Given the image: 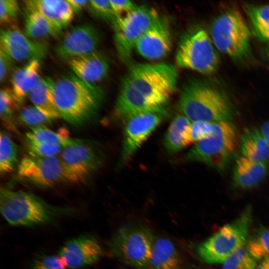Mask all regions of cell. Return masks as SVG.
Wrapping results in <instances>:
<instances>
[{
  "label": "cell",
  "instance_id": "18",
  "mask_svg": "<svg viewBox=\"0 0 269 269\" xmlns=\"http://www.w3.org/2000/svg\"><path fill=\"white\" fill-rule=\"evenodd\" d=\"M73 73L84 81L96 85L103 80L110 70L107 58L96 51L68 61Z\"/></svg>",
  "mask_w": 269,
  "mask_h": 269
},
{
  "label": "cell",
  "instance_id": "37",
  "mask_svg": "<svg viewBox=\"0 0 269 269\" xmlns=\"http://www.w3.org/2000/svg\"><path fill=\"white\" fill-rule=\"evenodd\" d=\"M29 154L41 157H53L61 153L63 147L60 145L43 142L26 141Z\"/></svg>",
  "mask_w": 269,
  "mask_h": 269
},
{
  "label": "cell",
  "instance_id": "4",
  "mask_svg": "<svg viewBox=\"0 0 269 269\" xmlns=\"http://www.w3.org/2000/svg\"><path fill=\"white\" fill-rule=\"evenodd\" d=\"M0 210L8 224L20 227L51 223L64 212L33 193L7 188L0 190Z\"/></svg>",
  "mask_w": 269,
  "mask_h": 269
},
{
  "label": "cell",
  "instance_id": "31",
  "mask_svg": "<svg viewBox=\"0 0 269 269\" xmlns=\"http://www.w3.org/2000/svg\"><path fill=\"white\" fill-rule=\"evenodd\" d=\"M246 246L257 261L269 258V228H259L249 237Z\"/></svg>",
  "mask_w": 269,
  "mask_h": 269
},
{
  "label": "cell",
  "instance_id": "9",
  "mask_svg": "<svg viewBox=\"0 0 269 269\" xmlns=\"http://www.w3.org/2000/svg\"><path fill=\"white\" fill-rule=\"evenodd\" d=\"M146 227L131 224L120 228L110 243L112 253L119 260L138 269H147L154 243Z\"/></svg>",
  "mask_w": 269,
  "mask_h": 269
},
{
  "label": "cell",
  "instance_id": "15",
  "mask_svg": "<svg viewBox=\"0 0 269 269\" xmlns=\"http://www.w3.org/2000/svg\"><path fill=\"white\" fill-rule=\"evenodd\" d=\"M0 49L13 61L20 62L40 60L48 53V45L45 42L29 38L15 25L1 29Z\"/></svg>",
  "mask_w": 269,
  "mask_h": 269
},
{
  "label": "cell",
  "instance_id": "19",
  "mask_svg": "<svg viewBox=\"0 0 269 269\" xmlns=\"http://www.w3.org/2000/svg\"><path fill=\"white\" fill-rule=\"evenodd\" d=\"M24 2L41 13L59 33L73 20L74 12L67 0H27Z\"/></svg>",
  "mask_w": 269,
  "mask_h": 269
},
{
  "label": "cell",
  "instance_id": "16",
  "mask_svg": "<svg viewBox=\"0 0 269 269\" xmlns=\"http://www.w3.org/2000/svg\"><path fill=\"white\" fill-rule=\"evenodd\" d=\"M103 254L102 248L95 237L83 235L65 242L58 255L67 268L78 269L96 263Z\"/></svg>",
  "mask_w": 269,
  "mask_h": 269
},
{
  "label": "cell",
  "instance_id": "32",
  "mask_svg": "<svg viewBox=\"0 0 269 269\" xmlns=\"http://www.w3.org/2000/svg\"><path fill=\"white\" fill-rule=\"evenodd\" d=\"M18 118L22 123L31 129L44 127V125L55 120L34 106H28L22 108Z\"/></svg>",
  "mask_w": 269,
  "mask_h": 269
},
{
  "label": "cell",
  "instance_id": "40",
  "mask_svg": "<svg viewBox=\"0 0 269 269\" xmlns=\"http://www.w3.org/2000/svg\"><path fill=\"white\" fill-rule=\"evenodd\" d=\"M14 61L2 50L0 49V81L4 82L12 67Z\"/></svg>",
  "mask_w": 269,
  "mask_h": 269
},
{
  "label": "cell",
  "instance_id": "36",
  "mask_svg": "<svg viewBox=\"0 0 269 269\" xmlns=\"http://www.w3.org/2000/svg\"><path fill=\"white\" fill-rule=\"evenodd\" d=\"M20 12V7L16 0H0V22L1 25H14Z\"/></svg>",
  "mask_w": 269,
  "mask_h": 269
},
{
  "label": "cell",
  "instance_id": "5",
  "mask_svg": "<svg viewBox=\"0 0 269 269\" xmlns=\"http://www.w3.org/2000/svg\"><path fill=\"white\" fill-rule=\"evenodd\" d=\"M252 221V207L248 205L235 220L197 246L196 252L199 259L207 264H223L246 245Z\"/></svg>",
  "mask_w": 269,
  "mask_h": 269
},
{
  "label": "cell",
  "instance_id": "44",
  "mask_svg": "<svg viewBox=\"0 0 269 269\" xmlns=\"http://www.w3.org/2000/svg\"><path fill=\"white\" fill-rule=\"evenodd\" d=\"M264 53L266 57L269 60V43L268 45L265 48Z\"/></svg>",
  "mask_w": 269,
  "mask_h": 269
},
{
  "label": "cell",
  "instance_id": "1",
  "mask_svg": "<svg viewBox=\"0 0 269 269\" xmlns=\"http://www.w3.org/2000/svg\"><path fill=\"white\" fill-rule=\"evenodd\" d=\"M127 65L115 107L116 115L125 122L142 111L166 106L176 89L178 78L176 68L165 62L132 61Z\"/></svg>",
  "mask_w": 269,
  "mask_h": 269
},
{
  "label": "cell",
  "instance_id": "10",
  "mask_svg": "<svg viewBox=\"0 0 269 269\" xmlns=\"http://www.w3.org/2000/svg\"><path fill=\"white\" fill-rule=\"evenodd\" d=\"M160 16L154 8L137 5L113 24L116 48L120 59L126 64L132 62L131 56L136 43Z\"/></svg>",
  "mask_w": 269,
  "mask_h": 269
},
{
  "label": "cell",
  "instance_id": "26",
  "mask_svg": "<svg viewBox=\"0 0 269 269\" xmlns=\"http://www.w3.org/2000/svg\"><path fill=\"white\" fill-rule=\"evenodd\" d=\"M53 84L54 81L49 77L41 78L28 97L33 106L57 120L61 117L54 102Z\"/></svg>",
  "mask_w": 269,
  "mask_h": 269
},
{
  "label": "cell",
  "instance_id": "28",
  "mask_svg": "<svg viewBox=\"0 0 269 269\" xmlns=\"http://www.w3.org/2000/svg\"><path fill=\"white\" fill-rule=\"evenodd\" d=\"M244 9L251 22L254 34L259 39L269 43V5L246 3Z\"/></svg>",
  "mask_w": 269,
  "mask_h": 269
},
{
  "label": "cell",
  "instance_id": "6",
  "mask_svg": "<svg viewBox=\"0 0 269 269\" xmlns=\"http://www.w3.org/2000/svg\"><path fill=\"white\" fill-rule=\"evenodd\" d=\"M175 61L182 68L210 74L218 69L220 59L206 30L199 25H193L180 37Z\"/></svg>",
  "mask_w": 269,
  "mask_h": 269
},
{
  "label": "cell",
  "instance_id": "24",
  "mask_svg": "<svg viewBox=\"0 0 269 269\" xmlns=\"http://www.w3.org/2000/svg\"><path fill=\"white\" fill-rule=\"evenodd\" d=\"M239 146L243 156L249 159L265 163L269 158V145L256 128H248L244 130Z\"/></svg>",
  "mask_w": 269,
  "mask_h": 269
},
{
  "label": "cell",
  "instance_id": "30",
  "mask_svg": "<svg viewBox=\"0 0 269 269\" xmlns=\"http://www.w3.org/2000/svg\"><path fill=\"white\" fill-rule=\"evenodd\" d=\"M18 163V148L6 134L1 132L0 138V171L7 173L12 171Z\"/></svg>",
  "mask_w": 269,
  "mask_h": 269
},
{
  "label": "cell",
  "instance_id": "29",
  "mask_svg": "<svg viewBox=\"0 0 269 269\" xmlns=\"http://www.w3.org/2000/svg\"><path fill=\"white\" fill-rule=\"evenodd\" d=\"M21 104L18 101L11 89L1 88L0 91V115L4 125L9 130L16 131L14 114Z\"/></svg>",
  "mask_w": 269,
  "mask_h": 269
},
{
  "label": "cell",
  "instance_id": "38",
  "mask_svg": "<svg viewBox=\"0 0 269 269\" xmlns=\"http://www.w3.org/2000/svg\"><path fill=\"white\" fill-rule=\"evenodd\" d=\"M59 255H42L35 259L31 269H66Z\"/></svg>",
  "mask_w": 269,
  "mask_h": 269
},
{
  "label": "cell",
  "instance_id": "34",
  "mask_svg": "<svg viewBox=\"0 0 269 269\" xmlns=\"http://www.w3.org/2000/svg\"><path fill=\"white\" fill-rule=\"evenodd\" d=\"M88 7L93 15L109 22L112 26L120 18L114 12L110 0H89Z\"/></svg>",
  "mask_w": 269,
  "mask_h": 269
},
{
  "label": "cell",
  "instance_id": "23",
  "mask_svg": "<svg viewBox=\"0 0 269 269\" xmlns=\"http://www.w3.org/2000/svg\"><path fill=\"white\" fill-rule=\"evenodd\" d=\"M191 123L183 114L174 118L163 139V145L170 153H176L192 143L191 137Z\"/></svg>",
  "mask_w": 269,
  "mask_h": 269
},
{
  "label": "cell",
  "instance_id": "7",
  "mask_svg": "<svg viewBox=\"0 0 269 269\" xmlns=\"http://www.w3.org/2000/svg\"><path fill=\"white\" fill-rule=\"evenodd\" d=\"M237 143L235 126L232 122H219L215 134L197 142L186 155V159L204 163L223 172L235 158Z\"/></svg>",
  "mask_w": 269,
  "mask_h": 269
},
{
  "label": "cell",
  "instance_id": "13",
  "mask_svg": "<svg viewBox=\"0 0 269 269\" xmlns=\"http://www.w3.org/2000/svg\"><path fill=\"white\" fill-rule=\"evenodd\" d=\"M18 176L33 184L52 187L67 182L65 171L60 157H41L29 154L18 165Z\"/></svg>",
  "mask_w": 269,
  "mask_h": 269
},
{
  "label": "cell",
  "instance_id": "11",
  "mask_svg": "<svg viewBox=\"0 0 269 269\" xmlns=\"http://www.w3.org/2000/svg\"><path fill=\"white\" fill-rule=\"evenodd\" d=\"M168 116L166 106L148 109L126 122L120 164H125Z\"/></svg>",
  "mask_w": 269,
  "mask_h": 269
},
{
  "label": "cell",
  "instance_id": "41",
  "mask_svg": "<svg viewBox=\"0 0 269 269\" xmlns=\"http://www.w3.org/2000/svg\"><path fill=\"white\" fill-rule=\"evenodd\" d=\"M74 12L79 13L87 6L89 0H67Z\"/></svg>",
  "mask_w": 269,
  "mask_h": 269
},
{
  "label": "cell",
  "instance_id": "17",
  "mask_svg": "<svg viewBox=\"0 0 269 269\" xmlns=\"http://www.w3.org/2000/svg\"><path fill=\"white\" fill-rule=\"evenodd\" d=\"M172 46L171 33L167 19L160 16L136 43L138 53L149 60H158L166 57Z\"/></svg>",
  "mask_w": 269,
  "mask_h": 269
},
{
  "label": "cell",
  "instance_id": "43",
  "mask_svg": "<svg viewBox=\"0 0 269 269\" xmlns=\"http://www.w3.org/2000/svg\"><path fill=\"white\" fill-rule=\"evenodd\" d=\"M255 269H269V258L261 261V262L257 265Z\"/></svg>",
  "mask_w": 269,
  "mask_h": 269
},
{
  "label": "cell",
  "instance_id": "25",
  "mask_svg": "<svg viewBox=\"0 0 269 269\" xmlns=\"http://www.w3.org/2000/svg\"><path fill=\"white\" fill-rule=\"evenodd\" d=\"M24 33L30 38L42 41L58 36L59 33L50 22L37 10L25 5Z\"/></svg>",
  "mask_w": 269,
  "mask_h": 269
},
{
  "label": "cell",
  "instance_id": "21",
  "mask_svg": "<svg viewBox=\"0 0 269 269\" xmlns=\"http://www.w3.org/2000/svg\"><path fill=\"white\" fill-rule=\"evenodd\" d=\"M40 69V60L35 59L15 69L12 73L11 90L21 104L41 79Z\"/></svg>",
  "mask_w": 269,
  "mask_h": 269
},
{
  "label": "cell",
  "instance_id": "39",
  "mask_svg": "<svg viewBox=\"0 0 269 269\" xmlns=\"http://www.w3.org/2000/svg\"><path fill=\"white\" fill-rule=\"evenodd\" d=\"M110 2L116 15L121 17L134 9L137 6L134 1L129 0H111Z\"/></svg>",
  "mask_w": 269,
  "mask_h": 269
},
{
  "label": "cell",
  "instance_id": "42",
  "mask_svg": "<svg viewBox=\"0 0 269 269\" xmlns=\"http://www.w3.org/2000/svg\"><path fill=\"white\" fill-rule=\"evenodd\" d=\"M260 132L267 143L269 145V121L263 124Z\"/></svg>",
  "mask_w": 269,
  "mask_h": 269
},
{
  "label": "cell",
  "instance_id": "2",
  "mask_svg": "<svg viewBox=\"0 0 269 269\" xmlns=\"http://www.w3.org/2000/svg\"><path fill=\"white\" fill-rule=\"evenodd\" d=\"M53 96L61 118L77 125L87 122L96 115L105 94L99 86L70 73L54 81Z\"/></svg>",
  "mask_w": 269,
  "mask_h": 269
},
{
  "label": "cell",
  "instance_id": "20",
  "mask_svg": "<svg viewBox=\"0 0 269 269\" xmlns=\"http://www.w3.org/2000/svg\"><path fill=\"white\" fill-rule=\"evenodd\" d=\"M267 173L265 163L241 156L236 160L233 168L232 184L240 189H251L262 181Z\"/></svg>",
  "mask_w": 269,
  "mask_h": 269
},
{
  "label": "cell",
  "instance_id": "27",
  "mask_svg": "<svg viewBox=\"0 0 269 269\" xmlns=\"http://www.w3.org/2000/svg\"><path fill=\"white\" fill-rule=\"evenodd\" d=\"M25 137L26 141L54 143L60 145L63 148L77 143L80 140L71 138L68 130L63 128L59 129L58 132L44 127L31 129L26 134Z\"/></svg>",
  "mask_w": 269,
  "mask_h": 269
},
{
  "label": "cell",
  "instance_id": "8",
  "mask_svg": "<svg viewBox=\"0 0 269 269\" xmlns=\"http://www.w3.org/2000/svg\"><path fill=\"white\" fill-rule=\"evenodd\" d=\"M210 32L214 46L232 59L242 60L249 55L250 30L238 10L230 9L217 17Z\"/></svg>",
  "mask_w": 269,
  "mask_h": 269
},
{
  "label": "cell",
  "instance_id": "14",
  "mask_svg": "<svg viewBox=\"0 0 269 269\" xmlns=\"http://www.w3.org/2000/svg\"><path fill=\"white\" fill-rule=\"evenodd\" d=\"M101 35L91 23L76 25L67 31L54 49L59 58L68 61L97 51Z\"/></svg>",
  "mask_w": 269,
  "mask_h": 269
},
{
  "label": "cell",
  "instance_id": "35",
  "mask_svg": "<svg viewBox=\"0 0 269 269\" xmlns=\"http://www.w3.org/2000/svg\"><path fill=\"white\" fill-rule=\"evenodd\" d=\"M218 123L206 121L193 122L191 125V137L193 142L208 138L213 136L217 132Z\"/></svg>",
  "mask_w": 269,
  "mask_h": 269
},
{
  "label": "cell",
  "instance_id": "12",
  "mask_svg": "<svg viewBox=\"0 0 269 269\" xmlns=\"http://www.w3.org/2000/svg\"><path fill=\"white\" fill-rule=\"evenodd\" d=\"M67 182L80 183L87 179L100 167L101 159L96 148L85 140L64 147L59 157Z\"/></svg>",
  "mask_w": 269,
  "mask_h": 269
},
{
  "label": "cell",
  "instance_id": "33",
  "mask_svg": "<svg viewBox=\"0 0 269 269\" xmlns=\"http://www.w3.org/2000/svg\"><path fill=\"white\" fill-rule=\"evenodd\" d=\"M222 264V269H255L258 265L246 245L230 256Z\"/></svg>",
  "mask_w": 269,
  "mask_h": 269
},
{
  "label": "cell",
  "instance_id": "22",
  "mask_svg": "<svg viewBox=\"0 0 269 269\" xmlns=\"http://www.w3.org/2000/svg\"><path fill=\"white\" fill-rule=\"evenodd\" d=\"M181 260L172 242L165 238L154 240L147 269H181Z\"/></svg>",
  "mask_w": 269,
  "mask_h": 269
},
{
  "label": "cell",
  "instance_id": "3",
  "mask_svg": "<svg viewBox=\"0 0 269 269\" xmlns=\"http://www.w3.org/2000/svg\"><path fill=\"white\" fill-rule=\"evenodd\" d=\"M178 106L182 114L193 122H232L235 115L233 105L225 93L197 79L183 85Z\"/></svg>",
  "mask_w": 269,
  "mask_h": 269
}]
</instances>
